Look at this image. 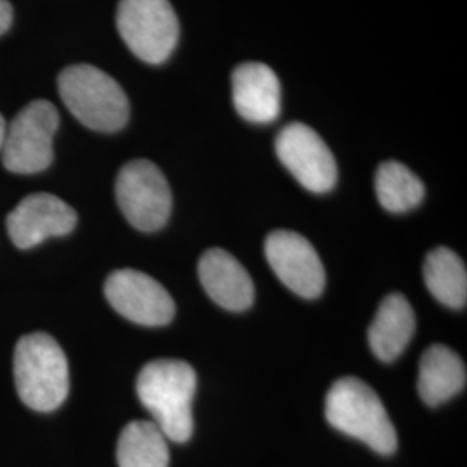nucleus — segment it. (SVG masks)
I'll use <instances>...</instances> for the list:
<instances>
[{
	"mask_svg": "<svg viewBox=\"0 0 467 467\" xmlns=\"http://www.w3.org/2000/svg\"><path fill=\"white\" fill-rule=\"evenodd\" d=\"M117 201L121 213L142 233L160 231L171 212L167 179L148 160H135L119 170Z\"/></svg>",
	"mask_w": 467,
	"mask_h": 467,
	"instance_id": "nucleus-7",
	"label": "nucleus"
},
{
	"mask_svg": "<svg viewBox=\"0 0 467 467\" xmlns=\"http://www.w3.org/2000/svg\"><path fill=\"white\" fill-rule=\"evenodd\" d=\"M200 281L206 295L225 310L243 312L254 300V284L229 251L213 248L200 260Z\"/></svg>",
	"mask_w": 467,
	"mask_h": 467,
	"instance_id": "nucleus-13",
	"label": "nucleus"
},
{
	"mask_svg": "<svg viewBox=\"0 0 467 467\" xmlns=\"http://www.w3.org/2000/svg\"><path fill=\"white\" fill-rule=\"evenodd\" d=\"M117 461L119 467H168L167 436L152 420H132L119 434Z\"/></svg>",
	"mask_w": 467,
	"mask_h": 467,
	"instance_id": "nucleus-16",
	"label": "nucleus"
},
{
	"mask_svg": "<svg viewBox=\"0 0 467 467\" xmlns=\"http://www.w3.org/2000/svg\"><path fill=\"white\" fill-rule=\"evenodd\" d=\"M466 381V366L451 348L433 345L424 351L418 378L419 395L424 403L436 407L451 400L464 389Z\"/></svg>",
	"mask_w": 467,
	"mask_h": 467,
	"instance_id": "nucleus-15",
	"label": "nucleus"
},
{
	"mask_svg": "<svg viewBox=\"0 0 467 467\" xmlns=\"http://www.w3.org/2000/svg\"><path fill=\"white\" fill-rule=\"evenodd\" d=\"M15 383L21 401L50 412L67 400L69 368L59 343L47 333L23 336L15 350Z\"/></svg>",
	"mask_w": 467,
	"mask_h": 467,
	"instance_id": "nucleus-4",
	"label": "nucleus"
},
{
	"mask_svg": "<svg viewBox=\"0 0 467 467\" xmlns=\"http://www.w3.org/2000/svg\"><path fill=\"white\" fill-rule=\"evenodd\" d=\"M57 127L59 113L49 100H34L25 106L5 129L4 167L21 175L46 170L54 158L52 140Z\"/></svg>",
	"mask_w": 467,
	"mask_h": 467,
	"instance_id": "nucleus-6",
	"label": "nucleus"
},
{
	"mask_svg": "<svg viewBox=\"0 0 467 467\" xmlns=\"http://www.w3.org/2000/svg\"><path fill=\"white\" fill-rule=\"evenodd\" d=\"M57 88L71 115L90 130L113 134L129 121L130 106L125 90L99 67H65L57 78Z\"/></svg>",
	"mask_w": 467,
	"mask_h": 467,
	"instance_id": "nucleus-3",
	"label": "nucleus"
},
{
	"mask_svg": "<svg viewBox=\"0 0 467 467\" xmlns=\"http://www.w3.org/2000/svg\"><path fill=\"white\" fill-rule=\"evenodd\" d=\"M233 100L237 115L251 123H270L281 113V82L264 63H244L234 69Z\"/></svg>",
	"mask_w": 467,
	"mask_h": 467,
	"instance_id": "nucleus-12",
	"label": "nucleus"
},
{
	"mask_svg": "<svg viewBox=\"0 0 467 467\" xmlns=\"http://www.w3.org/2000/svg\"><path fill=\"white\" fill-rule=\"evenodd\" d=\"M265 256L277 279L301 298H317L326 285V272L308 239L293 231H274L265 239Z\"/></svg>",
	"mask_w": 467,
	"mask_h": 467,
	"instance_id": "nucleus-10",
	"label": "nucleus"
},
{
	"mask_svg": "<svg viewBox=\"0 0 467 467\" xmlns=\"http://www.w3.org/2000/svg\"><path fill=\"white\" fill-rule=\"evenodd\" d=\"M13 23V7L7 0H0V35L5 34Z\"/></svg>",
	"mask_w": 467,
	"mask_h": 467,
	"instance_id": "nucleus-19",
	"label": "nucleus"
},
{
	"mask_svg": "<svg viewBox=\"0 0 467 467\" xmlns=\"http://www.w3.org/2000/svg\"><path fill=\"white\" fill-rule=\"evenodd\" d=\"M5 129H7V123L4 117L0 115V150H2V144H4V137H5Z\"/></svg>",
	"mask_w": 467,
	"mask_h": 467,
	"instance_id": "nucleus-20",
	"label": "nucleus"
},
{
	"mask_svg": "<svg viewBox=\"0 0 467 467\" xmlns=\"http://www.w3.org/2000/svg\"><path fill=\"white\" fill-rule=\"evenodd\" d=\"M275 150L284 167L306 191L324 194L336 185L333 152L312 127L300 121L285 125L277 135Z\"/></svg>",
	"mask_w": 467,
	"mask_h": 467,
	"instance_id": "nucleus-8",
	"label": "nucleus"
},
{
	"mask_svg": "<svg viewBox=\"0 0 467 467\" xmlns=\"http://www.w3.org/2000/svg\"><path fill=\"white\" fill-rule=\"evenodd\" d=\"M376 196L384 210L405 213L424 198V184L410 168L399 161H386L376 171Z\"/></svg>",
	"mask_w": 467,
	"mask_h": 467,
	"instance_id": "nucleus-18",
	"label": "nucleus"
},
{
	"mask_svg": "<svg viewBox=\"0 0 467 467\" xmlns=\"http://www.w3.org/2000/svg\"><path fill=\"white\" fill-rule=\"evenodd\" d=\"M117 26L127 47L150 65L165 63L179 42V19L168 0H119Z\"/></svg>",
	"mask_w": 467,
	"mask_h": 467,
	"instance_id": "nucleus-5",
	"label": "nucleus"
},
{
	"mask_svg": "<svg viewBox=\"0 0 467 467\" xmlns=\"http://www.w3.org/2000/svg\"><path fill=\"white\" fill-rule=\"evenodd\" d=\"M326 419L341 433L364 441L372 451H397V431L383 401L368 383L347 376L331 386L326 397Z\"/></svg>",
	"mask_w": 467,
	"mask_h": 467,
	"instance_id": "nucleus-2",
	"label": "nucleus"
},
{
	"mask_svg": "<svg viewBox=\"0 0 467 467\" xmlns=\"http://www.w3.org/2000/svg\"><path fill=\"white\" fill-rule=\"evenodd\" d=\"M104 293L121 317L140 326H165L175 316V303L167 289L148 274L134 268H121L109 274Z\"/></svg>",
	"mask_w": 467,
	"mask_h": 467,
	"instance_id": "nucleus-9",
	"label": "nucleus"
},
{
	"mask_svg": "<svg viewBox=\"0 0 467 467\" xmlns=\"http://www.w3.org/2000/svg\"><path fill=\"white\" fill-rule=\"evenodd\" d=\"M416 333V314L412 305L400 293H391L379 305L368 327V345L372 353L393 362L400 357Z\"/></svg>",
	"mask_w": 467,
	"mask_h": 467,
	"instance_id": "nucleus-14",
	"label": "nucleus"
},
{
	"mask_svg": "<svg viewBox=\"0 0 467 467\" xmlns=\"http://www.w3.org/2000/svg\"><path fill=\"white\" fill-rule=\"evenodd\" d=\"M75 225V210L47 192L26 196L7 217V233L19 250H30L49 237L67 235Z\"/></svg>",
	"mask_w": 467,
	"mask_h": 467,
	"instance_id": "nucleus-11",
	"label": "nucleus"
},
{
	"mask_svg": "<svg viewBox=\"0 0 467 467\" xmlns=\"http://www.w3.org/2000/svg\"><path fill=\"white\" fill-rule=\"evenodd\" d=\"M424 283L436 300L451 308H464L467 270L457 253L449 248L430 251L424 260Z\"/></svg>",
	"mask_w": 467,
	"mask_h": 467,
	"instance_id": "nucleus-17",
	"label": "nucleus"
},
{
	"mask_svg": "<svg viewBox=\"0 0 467 467\" xmlns=\"http://www.w3.org/2000/svg\"><path fill=\"white\" fill-rule=\"evenodd\" d=\"M196 384V372L184 360H152L139 372L137 397L170 441L185 443L192 436Z\"/></svg>",
	"mask_w": 467,
	"mask_h": 467,
	"instance_id": "nucleus-1",
	"label": "nucleus"
}]
</instances>
